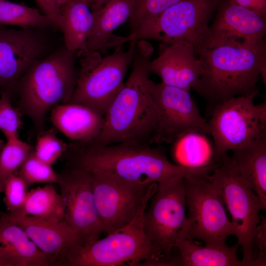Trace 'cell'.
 <instances>
[{
	"mask_svg": "<svg viewBox=\"0 0 266 266\" xmlns=\"http://www.w3.org/2000/svg\"><path fill=\"white\" fill-rule=\"evenodd\" d=\"M182 0H134L128 22L131 32L146 22L157 18L169 7Z\"/></svg>",
	"mask_w": 266,
	"mask_h": 266,
	"instance_id": "cell-30",
	"label": "cell"
},
{
	"mask_svg": "<svg viewBox=\"0 0 266 266\" xmlns=\"http://www.w3.org/2000/svg\"><path fill=\"white\" fill-rule=\"evenodd\" d=\"M154 50L148 40L136 41L130 75L108 107L100 134L88 143L153 142L159 121L158 110L149 88Z\"/></svg>",
	"mask_w": 266,
	"mask_h": 266,
	"instance_id": "cell-1",
	"label": "cell"
},
{
	"mask_svg": "<svg viewBox=\"0 0 266 266\" xmlns=\"http://www.w3.org/2000/svg\"><path fill=\"white\" fill-rule=\"evenodd\" d=\"M257 95L233 97L213 108L207 123L220 158L266 136V103L255 104Z\"/></svg>",
	"mask_w": 266,
	"mask_h": 266,
	"instance_id": "cell-9",
	"label": "cell"
},
{
	"mask_svg": "<svg viewBox=\"0 0 266 266\" xmlns=\"http://www.w3.org/2000/svg\"><path fill=\"white\" fill-rule=\"evenodd\" d=\"M0 266H9L8 264L0 258Z\"/></svg>",
	"mask_w": 266,
	"mask_h": 266,
	"instance_id": "cell-38",
	"label": "cell"
},
{
	"mask_svg": "<svg viewBox=\"0 0 266 266\" xmlns=\"http://www.w3.org/2000/svg\"><path fill=\"white\" fill-rule=\"evenodd\" d=\"M34 0L42 11V14L50 19L53 27L61 32L62 23L61 8L66 0Z\"/></svg>",
	"mask_w": 266,
	"mask_h": 266,
	"instance_id": "cell-34",
	"label": "cell"
},
{
	"mask_svg": "<svg viewBox=\"0 0 266 266\" xmlns=\"http://www.w3.org/2000/svg\"><path fill=\"white\" fill-rule=\"evenodd\" d=\"M0 258L9 266H48L47 256L19 226L0 218Z\"/></svg>",
	"mask_w": 266,
	"mask_h": 266,
	"instance_id": "cell-20",
	"label": "cell"
},
{
	"mask_svg": "<svg viewBox=\"0 0 266 266\" xmlns=\"http://www.w3.org/2000/svg\"><path fill=\"white\" fill-rule=\"evenodd\" d=\"M136 41L130 42L103 56L99 51L77 53L80 69L76 84L68 102L81 104L103 116L108 107L124 86V78L131 65Z\"/></svg>",
	"mask_w": 266,
	"mask_h": 266,
	"instance_id": "cell-6",
	"label": "cell"
},
{
	"mask_svg": "<svg viewBox=\"0 0 266 266\" xmlns=\"http://www.w3.org/2000/svg\"><path fill=\"white\" fill-rule=\"evenodd\" d=\"M29 185L16 172L11 175L4 183V202L10 212L20 208L28 193Z\"/></svg>",
	"mask_w": 266,
	"mask_h": 266,
	"instance_id": "cell-33",
	"label": "cell"
},
{
	"mask_svg": "<svg viewBox=\"0 0 266 266\" xmlns=\"http://www.w3.org/2000/svg\"><path fill=\"white\" fill-rule=\"evenodd\" d=\"M22 113L12 105L10 95L1 92L0 97V130L6 139L19 137V131L22 125Z\"/></svg>",
	"mask_w": 266,
	"mask_h": 266,
	"instance_id": "cell-31",
	"label": "cell"
},
{
	"mask_svg": "<svg viewBox=\"0 0 266 266\" xmlns=\"http://www.w3.org/2000/svg\"><path fill=\"white\" fill-rule=\"evenodd\" d=\"M221 1L182 0L122 36L121 42L154 40L166 45L188 43L194 46L196 53L205 47L209 26Z\"/></svg>",
	"mask_w": 266,
	"mask_h": 266,
	"instance_id": "cell-5",
	"label": "cell"
},
{
	"mask_svg": "<svg viewBox=\"0 0 266 266\" xmlns=\"http://www.w3.org/2000/svg\"><path fill=\"white\" fill-rule=\"evenodd\" d=\"M232 217L237 244L243 250V266H259L254 259L259 212L266 209L259 197L240 178L230 157L225 154L211 174Z\"/></svg>",
	"mask_w": 266,
	"mask_h": 266,
	"instance_id": "cell-8",
	"label": "cell"
},
{
	"mask_svg": "<svg viewBox=\"0 0 266 266\" xmlns=\"http://www.w3.org/2000/svg\"><path fill=\"white\" fill-rule=\"evenodd\" d=\"M61 12V32L65 47L75 53L88 52L87 39L93 23L89 4L83 0H66Z\"/></svg>",
	"mask_w": 266,
	"mask_h": 266,
	"instance_id": "cell-23",
	"label": "cell"
},
{
	"mask_svg": "<svg viewBox=\"0 0 266 266\" xmlns=\"http://www.w3.org/2000/svg\"><path fill=\"white\" fill-rule=\"evenodd\" d=\"M189 226L186 237L205 245L226 244L235 231L226 214L224 202L211 174L184 178Z\"/></svg>",
	"mask_w": 266,
	"mask_h": 266,
	"instance_id": "cell-11",
	"label": "cell"
},
{
	"mask_svg": "<svg viewBox=\"0 0 266 266\" xmlns=\"http://www.w3.org/2000/svg\"><path fill=\"white\" fill-rule=\"evenodd\" d=\"M11 213L52 222L65 220V209L61 197L51 183L28 192L20 208Z\"/></svg>",
	"mask_w": 266,
	"mask_h": 266,
	"instance_id": "cell-26",
	"label": "cell"
},
{
	"mask_svg": "<svg viewBox=\"0 0 266 266\" xmlns=\"http://www.w3.org/2000/svg\"><path fill=\"white\" fill-rule=\"evenodd\" d=\"M238 5L266 17V0H233Z\"/></svg>",
	"mask_w": 266,
	"mask_h": 266,
	"instance_id": "cell-35",
	"label": "cell"
},
{
	"mask_svg": "<svg viewBox=\"0 0 266 266\" xmlns=\"http://www.w3.org/2000/svg\"><path fill=\"white\" fill-rule=\"evenodd\" d=\"M65 149V146L61 141L53 133L48 132L38 137L33 152L38 159L52 165L61 156Z\"/></svg>",
	"mask_w": 266,
	"mask_h": 266,
	"instance_id": "cell-32",
	"label": "cell"
},
{
	"mask_svg": "<svg viewBox=\"0 0 266 266\" xmlns=\"http://www.w3.org/2000/svg\"><path fill=\"white\" fill-rule=\"evenodd\" d=\"M52 27L9 29L0 25V89L10 95L35 62L53 52L57 45Z\"/></svg>",
	"mask_w": 266,
	"mask_h": 266,
	"instance_id": "cell-13",
	"label": "cell"
},
{
	"mask_svg": "<svg viewBox=\"0 0 266 266\" xmlns=\"http://www.w3.org/2000/svg\"><path fill=\"white\" fill-rule=\"evenodd\" d=\"M90 6L92 11L99 7L105 0H83Z\"/></svg>",
	"mask_w": 266,
	"mask_h": 266,
	"instance_id": "cell-37",
	"label": "cell"
},
{
	"mask_svg": "<svg viewBox=\"0 0 266 266\" xmlns=\"http://www.w3.org/2000/svg\"><path fill=\"white\" fill-rule=\"evenodd\" d=\"M65 220L77 233L80 246L99 239L102 233L93 194V177L86 170L71 167L58 174Z\"/></svg>",
	"mask_w": 266,
	"mask_h": 266,
	"instance_id": "cell-15",
	"label": "cell"
},
{
	"mask_svg": "<svg viewBox=\"0 0 266 266\" xmlns=\"http://www.w3.org/2000/svg\"><path fill=\"white\" fill-rule=\"evenodd\" d=\"M149 88L159 112L153 139L157 143H172L182 134L198 132L209 134L207 121L201 116L190 91L149 81Z\"/></svg>",
	"mask_w": 266,
	"mask_h": 266,
	"instance_id": "cell-14",
	"label": "cell"
},
{
	"mask_svg": "<svg viewBox=\"0 0 266 266\" xmlns=\"http://www.w3.org/2000/svg\"><path fill=\"white\" fill-rule=\"evenodd\" d=\"M196 55L204 72L193 89L213 108L233 97L257 95L260 77L266 83L265 38L250 45L204 48Z\"/></svg>",
	"mask_w": 266,
	"mask_h": 266,
	"instance_id": "cell-3",
	"label": "cell"
},
{
	"mask_svg": "<svg viewBox=\"0 0 266 266\" xmlns=\"http://www.w3.org/2000/svg\"><path fill=\"white\" fill-rule=\"evenodd\" d=\"M51 122L67 138L78 143L94 140L100 134L104 124V116L87 106L67 102L60 104L52 109Z\"/></svg>",
	"mask_w": 266,
	"mask_h": 266,
	"instance_id": "cell-19",
	"label": "cell"
},
{
	"mask_svg": "<svg viewBox=\"0 0 266 266\" xmlns=\"http://www.w3.org/2000/svg\"><path fill=\"white\" fill-rule=\"evenodd\" d=\"M0 25L21 28L53 27L50 19L37 9L5 0H0Z\"/></svg>",
	"mask_w": 266,
	"mask_h": 266,
	"instance_id": "cell-27",
	"label": "cell"
},
{
	"mask_svg": "<svg viewBox=\"0 0 266 266\" xmlns=\"http://www.w3.org/2000/svg\"><path fill=\"white\" fill-rule=\"evenodd\" d=\"M31 151V146L19 137L6 139L0 151V193L6 179L19 169Z\"/></svg>",
	"mask_w": 266,
	"mask_h": 266,
	"instance_id": "cell-28",
	"label": "cell"
},
{
	"mask_svg": "<svg viewBox=\"0 0 266 266\" xmlns=\"http://www.w3.org/2000/svg\"><path fill=\"white\" fill-rule=\"evenodd\" d=\"M232 151L230 160L239 177L266 205V136Z\"/></svg>",
	"mask_w": 266,
	"mask_h": 266,
	"instance_id": "cell-22",
	"label": "cell"
},
{
	"mask_svg": "<svg viewBox=\"0 0 266 266\" xmlns=\"http://www.w3.org/2000/svg\"><path fill=\"white\" fill-rule=\"evenodd\" d=\"M79 144L71 153V167L110 174L134 183L158 184L207 175L213 170L212 167L192 168L173 163L161 150L148 143Z\"/></svg>",
	"mask_w": 266,
	"mask_h": 266,
	"instance_id": "cell-2",
	"label": "cell"
},
{
	"mask_svg": "<svg viewBox=\"0 0 266 266\" xmlns=\"http://www.w3.org/2000/svg\"><path fill=\"white\" fill-rule=\"evenodd\" d=\"M150 200L143 214V230L161 258L169 259L175 243L186 237L189 229L184 178L158 183Z\"/></svg>",
	"mask_w": 266,
	"mask_h": 266,
	"instance_id": "cell-10",
	"label": "cell"
},
{
	"mask_svg": "<svg viewBox=\"0 0 266 266\" xmlns=\"http://www.w3.org/2000/svg\"><path fill=\"white\" fill-rule=\"evenodd\" d=\"M91 173L95 202L106 235L127 225L146 207L158 186L156 183L140 184L108 173Z\"/></svg>",
	"mask_w": 266,
	"mask_h": 266,
	"instance_id": "cell-12",
	"label": "cell"
},
{
	"mask_svg": "<svg viewBox=\"0 0 266 266\" xmlns=\"http://www.w3.org/2000/svg\"><path fill=\"white\" fill-rule=\"evenodd\" d=\"M76 57L61 45L33 63L16 83L12 93L18 97L19 110L37 131L43 129L49 110L69 102L78 78Z\"/></svg>",
	"mask_w": 266,
	"mask_h": 266,
	"instance_id": "cell-4",
	"label": "cell"
},
{
	"mask_svg": "<svg viewBox=\"0 0 266 266\" xmlns=\"http://www.w3.org/2000/svg\"><path fill=\"white\" fill-rule=\"evenodd\" d=\"M266 34V17L233 0H222L209 26L204 48L252 45L264 39Z\"/></svg>",
	"mask_w": 266,
	"mask_h": 266,
	"instance_id": "cell-16",
	"label": "cell"
},
{
	"mask_svg": "<svg viewBox=\"0 0 266 266\" xmlns=\"http://www.w3.org/2000/svg\"><path fill=\"white\" fill-rule=\"evenodd\" d=\"M143 208L127 225L101 239L78 247L67 266H162V258L143 228Z\"/></svg>",
	"mask_w": 266,
	"mask_h": 266,
	"instance_id": "cell-7",
	"label": "cell"
},
{
	"mask_svg": "<svg viewBox=\"0 0 266 266\" xmlns=\"http://www.w3.org/2000/svg\"><path fill=\"white\" fill-rule=\"evenodd\" d=\"M238 246L237 243L233 246L226 244L202 246L184 237L175 244L180 253V259L176 266H243L237 256Z\"/></svg>",
	"mask_w": 266,
	"mask_h": 266,
	"instance_id": "cell-24",
	"label": "cell"
},
{
	"mask_svg": "<svg viewBox=\"0 0 266 266\" xmlns=\"http://www.w3.org/2000/svg\"><path fill=\"white\" fill-rule=\"evenodd\" d=\"M3 145V143H2V142L1 141V140H0V151L2 147V146Z\"/></svg>",
	"mask_w": 266,
	"mask_h": 266,
	"instance_id": "cell-39",
	"label": "cell"
},
{
	"mask_svg": "<svg viewBox=\"0 0 266 266\" xmlns=\"http://www.w3.org/2000/svg\"><path fill=\"white\" fill-rule=\"evenodd\" d=\"M18 174L29 186L38 183H57V174L50 165L38 159L33 151L21 166Z\"/></svg>",
	"mask_w": 266,
	"mask_h": 266,
	"instance_id": "cell-29",
	"label": "cell"
},
{
	"mask_svg": "<svg viewBox=\"0 0 266 266\" xmlns=\"http://www.w3.org/2000/svg\"></svg>",
	"mask_w": 266,
	"mask_h": 266,
	"instance_id": "cell-40",
	"label": "cell"
},
{
	"mask_svg": "<svg viewBox=\"0 0 266 266\" xmlns=\"http://www.w3.org/2000/svg\"><path fill=\"white\" fill-rule=\"evenodd\" d=\"M134 3V0H105L92 11L93 23L87 39L89 51L101 52L112 48L113 32L128 21Z\"/></svg>",
	"mask_w": 266,
	"mask_h": 266,
	"instance_id": "cell-21",
	"label": "cell"
},
{
	"mask_svg": "<svg viewBox=\"0 0 266 266\" xmlns=\"http://www.w3.org/2000/svg\"><path fill=\"white\" fill-rule=\"evenodd\" d=\"M2 215L25 231L47 256L50 266H67L69 259L80 246L77 233L65 220L52 222L11 212Z\"/></svg>",
	"mask_w": 266,
	"mask_h": 266,
	"instance_id": "cell-17",
	"label": "cell"
},
{
	"mask_svg": "<svg viewBox=\"0 0 266 266\" xmlns=\"http://www.w3.org/2000/svg\"><path fill=\"white\" fill-rule=\"evenodd\" d=\"M172 155L176 164L192 168L217 167L221 158L216 154L207 134L191 132L175 139Z\"/></svg>",
	"mask_w": 266,
	"mask_h": 266,
	"instance_id": "cell-25",
	"label": "cell"
},
{
	"mask_svg": "<svg viewBox=\"0 0 266 266\" xmlns=\"http://www.w3.org/2000/svg\"><path fill=\"white\" fill-rule=\"evenodd\" d=\"M256 244L260 250V256L266 257V219L264 217L257 228Z\"/></svg>",
	"mask_w": 266,
	"mask_h": 266,
	"instance_id": "cell-36",
	"label": "cell"
},
{
	"mask_svg": "<svg viewBox=\"0 0 266 266\" xmlns=\"http://www.w3.org/2000/svg\"><path fill=\"white\" fill-rule=\"evenodd\" d=\"M160 49L158 57L150 62V73L157 75L165 84L190 91L204 72L194 46L162 43Z\"/></svg>",
	"mask_w": 266,
	"mask_h": 266,
	"instance_id": "cell-18",
	"label": "cell"
}]
</instances>
